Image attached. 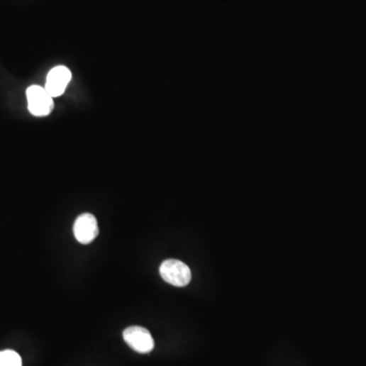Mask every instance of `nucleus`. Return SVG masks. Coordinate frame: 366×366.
I'll return each mask as SVG.
<instances>
[{
    "label": "nucleus",
    "instance_id": "2",
    "mask_svg": "<svg viewBox=\"0 0 366 366\" xmlns=\"http://www.w3.org/2000/svg\"><path fill=\"white\" fill-rule=\"evenodd\" d=\"M28 109L37 117L48 116L54 108L53 98L43 87L30 86L27 89Z\"/></svg>",
    "mask_w": 366,
    "mask_h": 366
},
{
    "label": "nucleus",
    "instance_id": "3",
    "mask_svg": "<svg viewBox=\"0 0 366 366\" xmlns=\"http://www.w3.org/2000/svg\"><path fill=\"white\" fill-rule=\"evenodd\" d=\"M126 343L138 353H150L154 349L155 342L151 333L147 328L133 326L126 328L123 332Z\"/></svg>",
    "mask_w": 366,
    "mask_h": 366
},
{
    "label": "nucleus",
    "instance_id": "1",
    "mask_svg": "<svg viewBox=\"0 0 366 366\" xmlns=\"http://www.w3.org/2000/svg\"><path fill=\"white\" fill-rule=\"evenodd\" d=\"M160 274L165 282L175 287H184L192 280L191 269L178 260H166L160 266Z\"/></svg>",
    "mask_w": 366,
    "mask_h": 366
},
{
    "label": "nucleus",
    "instance_id": "5",
    "mask_svg": "<svg viewBox=\"0 0 366 366\" xmlns=\"http://www.w3.org/2000/svg\"><path fill=\"white\" fill-rule=\"evenodd\" d=\"M72 79V72L65 65H58L48 72L45 89L50 94L51 97H60Z\"/></svg>",
    "mask_w": 366,
    "mask_h": 366
},
{
    "label": "nucleus",
    "instance_id": "6",
    "mask_svg": "<svg viewBox=\"0 0 366 366\" xmlns=\"http://www.w3.org/2000/svg\"><path fill=\"white\" fill-rule=\"evenodd\" d=\"M0 366H23L22 358L13 350L0 351Z\"/></svg>",
    "mask_w": 366,
    "mask_h": 366
},
{
    "label": "nucleus",
    "instance_id": "4",
    "mask_svg": "<svg viewBox=\"0 0 366 366\" xmlns=\"http://www.w3.org/2000/svg\"><path fill=\"white\" fill-rule=\"evenodd\" d=\"M74 237L79 243H91L99 234L98 222L95 216L90 213L82 214L74 225Z\"/></svg>",
    "mask_w": 366,
    "mask_h": 366
}]
</instances>
